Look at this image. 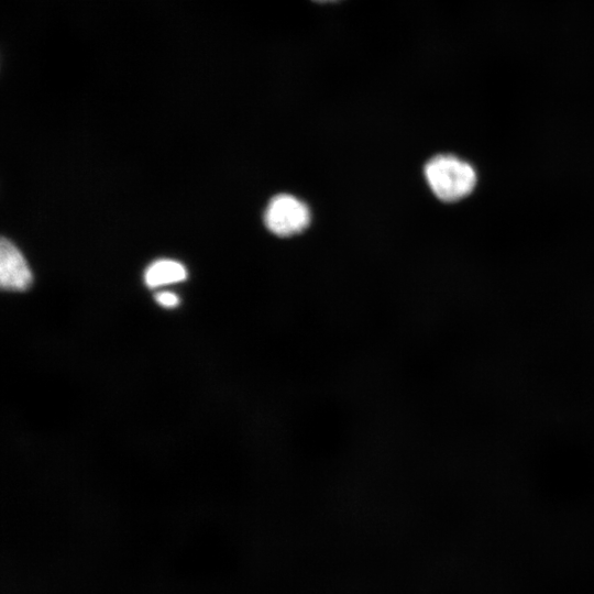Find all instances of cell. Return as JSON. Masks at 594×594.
Segmentation results:
<instances>
[{"label":"cell","instance_id":"cell-1","mask_svg":"<svg viewBox=\"0 0 594 594\" xmlns=\"http://www.w3.org/2000/svg\"><path fill=\"white\" fill-rule=\"evenodd\" d=\"M425 175L433 194L447 202L464 198L476 185L473 166L450 154L429 160L425 166Z\"/></svg>","mask_w":594,"mask_h":594},{"label":"cell","instance_id":"cell-2","mask_svg":"<svg viewBox=\"0 0 594 594\" xmlns=\"http://www.w3.org/2000/svg\"><path fill=\"white\" fill-rule=\"evenodd\" d=\"M310 221L308 207L288 194H279L271 199L264 222L267 229L278 237H289L305 230Z\"/></svg>","mask_w":594,"mask_h":594},{"label":"cell","instance_id":"cell-3","mask_svg":"<svg viewBox=\"0 0 594 594\" xmlns=\"http://www.w3.org/2000/svg\"><path fill=\"white\" fill-rule=\"evenodd\" d=\"M32 272L15 245L1 239L0 243V284L7 290H25L32 284Z\"/></svg>","mask_w":594,"mask_h":594},{"label":"cell","instance_id":"cell-4","mask_svg":"<svg viewBox=\"0 0 594 594\" xmlns=\"http://www.w3.org/2000/svg\"><path fill=\"white\" fill-rule=\"evenodd\" d=\"M186 278V267L177 261L167 258L153 262L144 272V282L151 288L179 283Z\"/></svg>","mask_w":594,"mask_h":594},{"label":"cell","instance_id":"cell-5","mask_svg":"<svg viewBox=\"0 0 594 594\" xmlns=\"http://www.w3.org/2000/svg\"><path fill=\"white\" fill-rule=\"evenodd\" d=\"M155 301L164 308H176L180 299L178 295L172 292H160L155 294Z\"/></svg>","mask_w":594,"mask_h":594},{"label":"cell","instance_id":"cell-6","mask_svg":"<svg viewBox=\"0 0 594 594\" xmlns=\"http://www.w3.org/2000/svg\"><path fill=\"white\" fill-rule=\"evenodd\" d=\"M316 3H319V4H329V3H337V2H340L342 0H311Z\"/></svg>","mask_w":594,"mask_h":594}]
</instances>
